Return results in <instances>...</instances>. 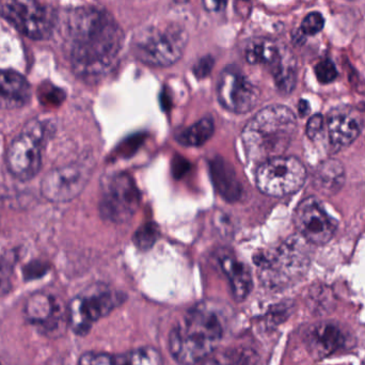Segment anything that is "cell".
<instances>
[{
    "mask_svg": "<svg viewBox=\"0 0 365 365\" xmlns=\"http://www.w3.org/2000/svg\"><path fill=\"white\" fill-rule=\"evenodd\" d=\"M344 336L336 326L329 323L317 324L307 334V345L313 357L326 358L342 347Z\"/></svg>",
    "mask_w": 365,
    "mask_h": 365,
    "instance_id": "19",
    "label": "cell"
},
{
    "mask_svg": "<svg viewBox=\"0 0 365 365\" xmlns=\"http://www.w3.org/2000/svg\"><path fill=\"white\" fill-rule=\"evenodd\" d=\"M78 365H163V357L153 347H143L118 355L92 351L83 354Z\"/></svg>",
    "mask_w": 365,
    "mask_h": 365,
    "instance_id": "17",
    "label": "cell"
},
{
    "mask_svg": "<svg viewBox=\"0 0 365 365\" xmlns=\"http://www.w3.org/2000/svg\"><path fill=\"white\" fill-rule=\"evenodd\" d=\"M245 55L249 63L266 64L272 68L280 60L282 53L274 41L259 38L248 43Z\"/></svg>",
    "mask_w": 365,
    "mask_h": 365,
    "instance_id": "22",
    "label": "cell"
},
{
    "mask_svg": "<svg viewBox=\"0 0 365 365\" xmlns=\"http://www.w3.org/2000/svg\"><path fill=\"white\" fill-rule=\"evenodd\" d=\"M210 177L219 195L230 202H235L242 195V186L233 167L221 158L210 162Z\"/></svg>",
    "mask_w": 365,
    "mask_h": 365,
    "instance_id": "20",
    "label": "cell"
},
{
    "mask_svg": "<svg viewBox=\"0 0 365 365\" xmlns=\"http://www.w3.org/2000/svg\"><path fill=\"white\" fill-rule=\"evenodd\" d=\"M306 178V168L299 160L278 156L259 165L257 185L265 195L281 197L297 192Z\"/></svg>",
    "mask_w": 365,
    "mask_h": 365,
    "instance_id": "6",
    "label": "cell"
},
{
    "mask_svg": "<svg viewBox=\"0 0 365 365\" xmlns=\"http://www.w3.org/2000/svg\"><path fill=\"white\" fill-rule=\"evenodd\" d=\"M0 365H1V364H0Z\"/></svg>",
    "mask_w": 365,
    "mask_h": 365,
    "instance_id": "36",
    "label": "cell"
},
{
    "mask_svg": "<svg viewBox=\"0 0 365 365\" xmlns=\"http://www.w3.org/2000/svg\"><path fill=\"white\" fill-rule=\"evenodd\" d=\"M362 128L361 115L353 107H336L328 113V136L334 149L340 150L351 145L361 134Z\"/></svg>",
    "mask_w": 365,
    "mask_h": 365,
    "instance_id": "15",
    "label": "cell"
},
{
    "mask_svg": "<svg viewBox=\"0 0 365 365\" xmlns=\"http://www.w3.org/2000/svg\"><path fill=\"white\" fill-rule=\"evenodd\" d=\"M215 60L212 56H204L201 59L197 60V63L193 66V74L197 78L202 79L207 77L214 68Z\"/></svg>",
    "mask_w": 365,
    "mask_h": 365,
    "instance_id": "30",
    "label": "cell"
},
{
    "mask_svg": "<svg viewBox=\"0 0 365 365\" xmlns=\"http://www.w3.org/2000/svg\"><path fill=\"white\" fill-rule=\"evenodd\" d=\"M294 223L299 235L313 245H325L334 237L336 222L326 212L317 197L302 200L294 212Z\"/></svg>",
    "mask_w": 365,
    "mask_h": 365,
    "instance_id": "13",
    "label": "cell"
},
{
    "mask_svg": "<svg viewBox=\"0 0 365 365\" xmlns=\"http://www.w3.org/2000/svg\"><path fill=\"white\" fill-rule=\"evenodd\" d=\"M242 1H249V0H242Z\"/></svg>",
    "mask_w": 365,
    "mask_h": 365,
    "instance_id": "35",
    "label": "cell"
},
{
    "mask_svg": "<svg viewBox=\"0 0 365 365\" xmlns=\"http://www.w3.org/2000/svg\"><path fill=\"white\" fill-rule=\"evenodd\" d=\"M297 130L293 111L283 105H272L257 113L242 130L247 154L255 162L264 163L282 156Z\"/></svg>",
    "mask_w": 365,
    "mask_h": 365,
    "instance_id": "3",
    "label": "cell"
},
{
    "mask_svg": "<svg viewBox=\"0 0 365 365\" xmlns=\"http://www.w3.org/2000/svg\"><path fill=\"white\" fill-rule=\"evenodd\" d=\"M66 40L73 70L86 81L113 70L123 47L124 34L113 15L98 6H81L66 15Z\"/></svg>",
    "mask_w": 365,
    "mask_h": 365,
    "instance_id": "1",
    "label": "cell"
},
{
    "mask_svg": "<svg viewBox=\"0 0 365 365\" xmlns=\"http://www.w3.org/2000/svg\"><path fill=\"white\" fill-rule=\"evenodd\" d=\"M217 259L229 280L234 297L237 300H244L252 289V277L248 266L227 248L219 249Z\"/></svg>",
    "mask_w": 365,
    "mask_h": 365,
    "instance_id": "16",
    "label": "cell"
},
{
    "mask_svg": "<svg viewBox=\"0 0 365 365\" xmlns=\"http://www.w3.org/2000/svg\"><path fill=\"white\" fill-rule=\"evenodd\" d=\"M223 312L217 302L191 308L169 334V351L181 365H197L210 357L225 334Z\"/></svg>",
    "mask_w": 365,
    "mask_h": 365,
    "instance_id": "2",
    "label": "cell"
},
{
    "mask_svg": "<svg viewBox=\"0 0 365 365\" xmlns=\"http://www.w3.org/2000/svg\"><path fill=\"white\" fill-rule=\"evenodd\" d=\"M188 43V34L181 25L160 24L143 28L135 36L133 51L143 63L167 68L181 59Z\"/></svg>",
    "mask_w": 365,
    "mask_h": 365,
    "instance_id": "4",
    "label": "cell"
},
{
    "mask_svg": "<svg viewBox=\"0 0 365 365\" xmlns=\"http://www.w3.org/2000/svg\"><path fill=\"white\" fill-rule=\"evenodd\" d=\"M123 302V295L106 287H98L78 296L68 307V324L75 334H86L98 319L108 315Z\"/></svg>",
    "mask_w": 365,
    "mask_h": 365,
    "instance_id": "9",
    "label": "cell"
},
{
    "mask_svg": "<svg viewBox=\"0 0 365 365\" xmlns=\"http://www.w3.org/2000/svg\"><path fill=\"white\" fill-rule=\"evenodd\" d=\"M210 1L214 4L215 10L222 11L225 10L229 0H210Z\"/></svg>",
    "mask_w": 365,
    "mask_h": 365,
    "instance_id": "33",
    "label": "cell"
},
{
    "mask_svg": "<svg viewBox=\"0 0 365 365\" xmlns=\"http://www.w3.org/2000/svg\"><path fill=\"white\" fill-rule=\"evenodd\" d=\"M201 365H255L250 354L240 349H223L212 353Z\"/></svg>",
    "mask_w": 365,
    "mask_h": 365,
    "instance_id": "25",
    "label": "cell"
},
{
    "mask_svg": "<svg viewBox=\"0 0 365 365\" xmlns=\"http://www.w3.org/2000/svg\"><path fill=\"white\" fill-rule=\"evenodd\" d=\"M158 237H160L158 225L153 222H149L137 230L133 240L139 249L148 250L154 246V244L158 242Z\"/></svg>",
    "mask_w": 365,
    "mask_h": 365,
    "instance_id": "27",
    "label": "cell"
},
{
    "mask_svg": "<svg viewBox=\"0 0 365 365\" xmlns=\"http://www.w3.org/2000/svg\"><path fill=\"white\" fill-rule=\"evenodd\" d=\"M0 14L17 31L34 40H43L51 34L55 16L38 0H0Z\"/></svg>",
    "mask_w": 365,
    "mask_h": 365,
    "instance_id": "8",
    "label": "cell"
},
{
    "mask_svg": "<svg viewBox=\"0 0 365 365\" xmlns=\"http://www.w3.org/2000/svg\"><path fill=\"white\" fill-rule=\"evenodd\" d=\"M310 242L302 235H295L255 261L266 284L284 287L304 276L310 264Z\"/></svg>",
    "mask_w": 365,
    "mask_h": 365,
    "instance_id": "5",
    "label": "cell"
},
{
    "mask_svg": "<svg viewBox=\"0 0 365 365\" xmlns=\"http://www.w3.org/2000/svg\"><path fill=\"white\" fill-rule=\"evenodd\" d=\"M325 26V19L319 12H311L304 17L302 23V34L306 36H315L321 32Z\"/></svg>",
    "mask_w": 365,
    "mask_h": 365,
    "instance_id": "29",
    "label": "cell"
},
{
    "mask_svg": "<svg viewBox=\"0 0 365 365\" xmlns=\"http://www.w3.org/2000/svg\"><path fill=\"white\" fill-rule=\"evenodd\" d=\"M46 269V266L43 265L41 262H32L25 268L24 274H25L27 279L40 278L41 276L45 274Z\"/></svg>",
    "mask_w": 365,
    "mask_h": 365,
    "instance_id": "32",
    "label": "cell"
},
{
    "mask_svg": "<svg viewBox=\"0 0 365 365\" xmlns=\"http://www.w3.org/2000/svg\"><path fill=\"white\" fill-rule=\"evenodd\" d=\"M298 108H299V113L302 115H306L310 111V106H309V103L307 101H300Z\"/></svg>",
    "mask_w": 365,
    "mask_h": 365,
    "instance_id": "34",
    "label": "cell"
},
{
    "mask_svg": "<svg viewBox=\"0 0 365 365\" xmlns=\"http://www.w3.org/2000/svg\"><path fill=\"white\" fill-rule=\"evenodd\" d=\"M43 139L44 132L41 122H29L9 147L6 165L11 175L25 182L38 175L42 168Z\"/></svg>",
    "mask_w": 365,
    "mask_h": 365,
    "instance_id": "7",
    "label": "cell"
},
{
    "mask_svg": "<svg viewBox=\"0 0 365 365\" xmlns=\"http://www.w3.org/2000/svg\"><path fill=\"white\" fill-rule=\"evenodd\" d=\"M314 71L317 81L324 85L332 83L338 77V70H336L334 62L329 59L322 60L321 62H319L315 66Z\"/></svg>",
    "mask_w": 365,
    "mask_h": 365,
    "instance_id": "28",
    "label": "cell"
},
{
    "mask_svg": "<svg viewBox=\"0 0 365 365\" xmlns=\"http://www.w3.org/2000/svg\"><path fill=\"white\" fill-rule=\"evenodd\" d=\"M30 98L31 88L23 75L14 71L0 70V108H21Z\"/></svg>",
    "mask_w": 365,
    "mask_h": 365,
    "instance_id": "18",
    "label": "cell"
},
{
    "mask_svg": "<svg viewBox=\"0 0 365 365\" xmlns=\"http://www.w3.org/2000/svg\"><path fill=\"white\" fill-rule=\"evenodd\" d=\"M17 262V251H6L0 257V297L12 289L13 274Z\"/></svg>",
    "mask_w": 365,
    "mask_h": 365,
    "instance_id": "26",
    "label": "cell"
},
{
    "mask_svg": "<svg viewBox=\"0 0 365 365\" xmlns=\"http://www.w3.org/2000/svg\"><path fill=\"white\" fill-rule=\"evenodd\" d=\"M272 75L277 87L283 93H291L297 81L295 64L285 60L284 56H281L280 60L272 68Z\"/></svg>",
    "mask_w": 365,
    "mask_h": 365,
    "instance_id": "24",
    "label": "cell"
},
{
    "mask_svg": "<svg viewBox=\"0 0 365 365\" xmlns=\"http://www.w3.org/2000/svg\"><path fill=\"white\" fill-rule=\"evenodd\" d=\"M257 88L234 66L221 72L217 83V98L223 108L237 115L249 113L259 101Z\"/></svg>",
    "mask_w": 365,
    "mask_h": 365,
    "instance_id": "12",
    "label": "cell"
},
{
    "mask_svg": "<svg viewBox=\"0 0 365 365\" xmlns=\"http://www.w3.org/2000/svg\"><path fill=\"white\" fill-rule=\"evenodd\" d=\"M25 317L31 325L51 336L59 334L68 324V309L47 294L32 295L25 304Z\"/></svg>",
    "mask_w": 365,
    "mask_h": 365,
    "instance_id": "14",
    "label": "cell"
},
{
    "mask_svg": "<svg viewBox=\"0 0 365 365\" xmlns=\"http://www.w3.org/2000/svg\"><path fill=\"white\" fill-rule=\"evenodd\" d=\"M324 128V118L321 113L312 115L307 124V135L312 140H317Z\"/></svg>",
    "mask_w": 365,
    "mask_h": 365,
    "instance_id": "31",
    "label": "cell"
},
{
    "mask_svg": "<svg viewBox=\"0 0 365 365\" xmlns=\"http://www.w3.org/2000/svg\"><path fill=\"white\" fill-rule=\"evenodd\" d=\"M215 124L210 118H204L177 135L178 141L186 147H200L212 138Z\"/></svg>",
    "mask_w": 365,
    "mask_h": 365,
    "instance_id": "23",
    "label": "cell"
},
{
    "mask_svg": "<svg viewBox=\"0 0 365 365\" xmlns=\"http://www.w3.org/2000/svg\"><path fill=\"white\" fill-rule=\"evenodd\" d=\"M345 181L343 165L336 160H328L319 165L315 175V184L322 192L334 195L338 192Z\"/></svg>",
    "mask_w": 365,
    "mask_h": 365,
    "instance_id": "21",
    "label": "cell"
},
{
    "mask_svg": "<svg viewBox=\"0 0 365 365\" xmlns=\"http://www.w3.org/2000/svg\"><path fill=\"white\" fill-rule=\"evenodd\" d=\"M140 203V192L134 180L120 173L103 182L100 212L103 218L110 222H128L136 214Z\"/></svg>",
    "mask_w": 365,
    "mask_h": 365,
    "instance_id": "10",
    "label": "cell"
},
{
    "mask_svg": "<svg viewBox=\"0 0 365 365\" xmlns=\"http://www.w3.org/2000/svg\"><path fill=\"white\" fill-rule=\"evenodd\" d=\"M91 177L88 165L75 163L49 171L41 182L45 199L55 203L72 201L81 195Z\"/></svg>",
    "mask_w": 365,
    "mask_h": 365,
    "instance_id": "11",
    "label": "cell"
}]
</instances>
